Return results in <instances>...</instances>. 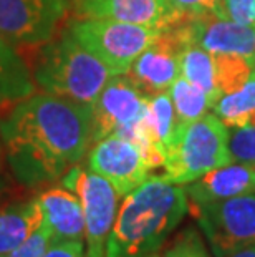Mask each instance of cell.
<instances>
[{"mask_svg": "<svg viewBox=\"0 0 255 257\" xmlns=\"http://www.w3.org/2000/svg\"><path fill=\"white\" fill-rule=\"evenodd\" d=\"M227 146L232 163L255 166V116L245 124L227 128Z\"/></svg>", "mask_w": 255, "mask_h": 257, "instance_id": "cell-22", "label": "cell"}, {"mask_svg": "<svg viewBox=\"0 0 255 257\" xmlns=\"http://www.w3.org/2000/svg\"><path fill=\"white\" fill-rule=\"evenodd\" d=\"M212 113L227 128L250 121L255 116V70L245 85L235 91L225 93L215 101Z\"/></svg>", "mask_w": 255, "mask_h": 257, "instance_id": "cell-19", "label": "cell"}, {"mask_svg": "<svg viewBox=\"0 0 255 257\" xmlns=\"http://www.w3.org/2000/svg\"><path fill=\"white\" fill-rule=\"evenodd\" d=\"M227 257H255V244L243 245V247L234 250V252H230Z\"/></svg>", "mask_w": 255, "mask_h": 257, "instance_id": "cell-28", "label": "cell"}, {"mask_svg": "<svg viewBox=\"0 0 255 257\" xmlns=\"http://www.w3.org/2000/svg\"><path fill=\"white\" fill-rule=\"evenodd\" d=\"M148 257H157V255H156V254H153V255H148Z\"/></svg>", "mask_w": 255, "mask_h": 257, "instance_id": "cell-29", "label": "cell"}, {"mask_svg": "<svg viewBox=\"0 0 255 257\" xmlns=\"http://www.w3.org/2000/svg\"><path fill=\"white\" fill-rule=\"evenodd\" d=\"M86 168L110 181L121 198L143 184L154 169L143 148L121 135L95 141L86 155Z\"/></svg>", "mask_w": 255, "mask_h": 257, "instance_id": "cell-9", "label": "cell"}, {"mask_svg": "<svg viewBox=\"0 0 255 257\" xmlns=\"http://www.w3.org/2000/svg\"><path fill=\"white\" fill-rule=\"evenodd\" d=\"M48 244H50V234L42 224V227L37 229L25 242H22L17 249H14L5 257H45Z\"/></svg>", "mask_w": 255, "mask_h": 257, "instance_id": "cell-25", "label": "cell"}, {"mask_svg": "<svg viewBox=\"0 0 255 257\" xmlns=\"http://www.w3.org/2000/svg\"><path fill=\"white\" fill-rule=\"evenodd\" d=\"M0 189H2V183H0Z\"/></svg>", "mask_w": 255, "mask_h": 257, "instance_id": "cell-30", "label": "cell"}, {"mask_svg": "<svg viewBox=\"0 0 255 257\" xmlns=\"http://www.w3.org/2000/svg\"><path fill=\"white\" fill-rule=\"evenodd\" d=\"M43 214L39 198L0 209V257H5L42 227Z\"/></svg>", "mask_w": 255, "mask_h": 257, "instance_id": "cell-16", "label": "cell"}, {"mask_svg": "<svg viewBox=\"0 0 255 257\" xmlns=\"http://www.w3.org/2000/svg\"><path fill=\"white\" fill-rule=\"evenodd\" d=\"M189 212L215 257H227L243 245L255 244V193L210 204H189Z\"/></svg>", "mask_w": 255, "mask_h": 257, "instance_id": "cell-7", "label": "cell"}, {"mask_svg": "<svg viewBox=\"0 0 255 257\" xmlns=\"http://www.w3.org/2000/svg\"><path fill=\"white\" fill-rule=\"evenodd\" d=\"M184 45L191 43L210 53H235L255 62V27L240 25L217 15L187 17L179 25Z\"/></svg>", "mask_w": 255, "mask_h": 257, "instance_id": "cell-12", "label": "cell"}, {"mask_svg": "<svg viewBox=\"0 0 255 257\" xmlns=\"http://www.w3.org/2000/svg\"><path fill=\"white\" fill-rule=\"evenodd\" d=\"M73 12L77 19H108L159 30L187 19L171 0H73Z\"/></svg>", "mask_w": 255, "mask_h": 257, "instance_id": "cell-11", "label": "cell"}, {"mask_svg": "<svg viewBox=\"0 0 255 257\" xmlns=\"http://www.w3.org/2000/svg\"><path fill=\"white\" fill-rule=\"evenodd\" d=\"M215 65V85L220 96L235 91L247 83L255 70V62L235 53H212Z\"/></svg>", "mask_w": 255, "mask_h": 257, "instance_id": "cell-21", "label": "cell"}, {"mask_svg": "<svg viewBox=\"0 0 255 257\" xmlns=\"http://www.w3.org/2000/svg\"><path fill=\"white\" fill-rule=\"evenodd\" d=\"M62 186L73 191L83 207L86 255L106 257L108 237L115 226L121 196L110 181L78 165L63 174Z\"/></svg>", "mask_w": 255, "mask_h": 257, "instance_id": "cell-6", "label": "cell"}, {"mask_svg": "<svg viewBox=\"0 0 255 257\" xmlns=\"http://www.w3.org/2000/svg\"><path fill=\"white\" fill-rule=\"evenodd\" d=\"M179 75L196 85L209 96L212 106L220 98V91L215 85V65L214 55L197 45L182 47L179 55Z\"/></svg>", "mask_w": 255, "mask_h": 257, "instance_id": "cell-18", "label": "cell"}, {"mask_svg": "<svg viewBox=\"0 0 255 257\" xmlns=\"http://www.w3.org/2000/svg\"><path fill=\"white\" fill-rule=\"evenodd\" d=\"M232 163L227 146V126L207 113L199 119L179 123L166 150L161 174L166 181L186 186L215 168Z\"/></svg>", "mask_w": 255, "mask_h": 257, "instance_id": "cell-4", "label": "cell"}, {"mask_svg": "<svg viewBox=\"0 0 255 257\" xmlns=\"http://www.w3.org/2000/svg\"><path fill=\"white\" fill-rule=\"evenodd\" d=\"M187 212L189 199L184 186L162 176H149L119 204L108 237L106 257L153 255Z\"/></svg>", "mask_w": 255, "mask_h": 257, "instance_id": "cell-2", "label": "cell"}, {"mask_svg": "<svg viewBox=\"0 0 255 257\" xmlns=\"http://www.w3.org/2000/svg\"><path fill=\"white\" fill-rule=\"evenodd\" d=\"M220 17L255 27V0H220Z\"/></svg>", "mask_w": 255, "mask_h": 257, "instance_id": "cell-24", "label": "cell"}, {"mask_svg": "<svg viewBox=\"0 0 255 257\" xmlns=\"http://www.w3.org/2000/svg\"><path fill=\"white\" fill-rule=\"evenodd\" d=\"M14 176L25 186L60 179L93 145L91 106L39 93L17 101L0 121Z\"/></svg>", "mask_w": 255, "mask_h": 257, "instance_id": "cell-1", "label": "cell"}, {"mask_svg": "<svg viewBox=\"0 0 255 257\" xmlns=\"http://www.w3.org/2000/svg\"><path fill=\"white\" fill-rule=\"evenodd\" d=\"M189 204L200 206L255 193V166L229 163L184 186Z\"/></svg>", "mask_w": 255, "mask_h": 257, "instance_id": "cell-14", "label": "cell"}, {"mask_svg": "<svg viewBox=\"0 0 255 257\" xmlns=\"http://www.w3.org/2000/svg\"><path fill=\"white\" fill-rule=\"evenodd\" d=\"M45 257H88L85 240H50Z\"/></svg>", "mask_w": 255, "mask_h": 257, "instance_id": "cell-27", "label": "cell"}, {"mask_svg": "<svg viewBox=\"0 0 255 257\" xmlns=\"http://www.w3.org/2000/svg\"><path fill=\"white\" fill-rule=\"evenodd\" d=\"M113 72L65 29L58 38L42 45L34 80L47 93L93 105Z\"/></svg>", "mask_w": 255, "mask_h": 257, "instance_id": "cell-3", "label": "cell"}, {"mask_svg": "<svg viewBox=\"0 0 255 257\" xmlns=\"http://www.w3.org/2000/svg\"><path fill=\"white\" fill-rule=\"evenodd\" d=\"M68 7L70 0H0V35L12 45H45Z\"/></svg>", "mask_w": 255, "mask_h": 257, "instance_id": "cell-10", "label": "cell"}, {"mask_svg": "<svg viewBox=\"0 0 255 257\" xmlns=\"http://www.w3.org/2000/svg\"><path fill=\"white\" fill-rule=\"evenodd\" d=\"M162 257H210L196 227H187L174 239Z\"/></svg>", "mask_w": 255, "mask_h": 257, "instance_id": "cell-23", "label": "cell"}, {"mask_svg": "<svg viewBox=\"0 0 255 257\" xmlns=\"http://www.w3.org/2000/svg\"><path fill=\"white\" fill-rule=\"evenodd\" d=\"M171 2L187 17H200V15L220 17V0H171Z\"/></svg>", "mask_w": 255, "mask_h": 257, "instance_id": "cell-26", "label": "cell"}, {"mask_svg": "<svg viewBox=\"0 0 255 257\" xmlns=\"http://www.w3.org/2000/svg\"><path fill=\"white\" fill-rule=\"evenodd\" d=\"M149 96L128 75H115L91 105L93 143L105 136L121 135L134 140Z\"/></svg>", "mask_w": 255, "mask_h": 257, "instance_id": "cell-8", "label": "cell"}, {"mask_svg": "<svg viewBox=\"0 0 255 257\" xmlns=\"http://www.w3.org/2000/svg\"><path fill=\"white\" fill-rule=\"evenodd\" d=\"M167 91L171 95L179 123L194 121V119L207 114L209 110H212V103H210L209 96L181 75L174 80V83Z\"/></svg>", "mask_w": 255, "mask_h": 257, "instance_id": "cell-20", "label": "cell"}, {"mask_svg": "<svg viewBox=\"0 0 255 257\" xmlns=\"http://www.w3.org/2000/svg\"><path fill=\"white\" fill-rule=\"evenodd\" d=\"M30 67L7 38L0 35V103H17L34 95Z\"/></svg>", "mask_w": 255, "mask_h": 257, "instance_id": "cell-17", "label": "cell"}, {"mask_svg": "<svg viewBox=\"0 0 255 257\" xmlns=\"http://www.w3.org/2000/svg\"><path fill=\"white\" fill-rule=\"evenodd\" d=\"M37 198L50 240H85L83 207L73 191L57 186L43 191Z\"/></svg>", "mask_w": 255, "mask_h": 257, "instance_id": "cell-15", "label": "cell"}, {"mask_svg": "<svg viewBox=\"0 0 255 257\" xmlns=\"http://www.w3.org/2000/svg\"><path fill=\"white\" fill-rule=\"evenodd\" d=\"M67 29L113 75H126L134 60L162 34L159 29L108 19H75Z\"/></svg>", "mask_w": 255, "mask_h": 257, "instance_id": "cell-5", "label": "cell"}, {"mask_svg": "<svg viewBox=\"0 0 255 257\" xmlns=\"http://www.w3.org/2000/svg\"><path fill=\"white\" fill-rule=\"evenodd\" d=\"M184 47L179 25L162 34L134 60L126 73L148 96L167 91L179 76V55Z\"/></svg>", "mask_w": 255, "mask_h": 257, "instance_id": "cell-13", "label": "cell"}]
</instances>
